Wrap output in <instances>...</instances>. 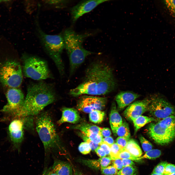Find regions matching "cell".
Segmentation results:
<instances>
[{
    "label": "cell",
    "instance_id": "obj_30",
    "mask_svg": "<svg viewBox=\"0 0 175 175\" xmlns=\"http://www.w3.org/2000/svg\"><path fill=\"white\" fill-rule=\"evenodd\" d=\"M118 158L121 159H126L135 161H138L141 159L140 157L134 156L125 149L121 151L119 156Z\"/></svg>",
    "mask_w": 175,
    "mask_h": 175
},
{
    "label": "cell",
    "instance_id": "obj_37",
    "mask_svg": "<svg viewBox=\"0 0 175 175\" xmlns=\"http://www.w3.org/2000/svg\"><path fill=\"white\" fill-rule=\"evenodd\" d=\"M78 149L80 152L84 155L89 153L91 150L89 145L86 142L81 143L79 146Z\"/></svg>",
    "mask_w": 175,
    "mask_h": 175
},
{
    "label": "cell",
    "instance_id": "obj_13",
    "mask_svg": "<svg viewBox=\"0 0 175 175\" xmlns=\"http://www.w3.org/2000/svg\"><path fill=\"white\" fill-rule=\"evenodd\" d=\"M20 118L13 120L8 128V134L10 140L16 147L19 146L24 139L23 121L22 118Z\"/></svg>",
    "mask_w": 175,
    "mask_h": 175
},
{
    "label": "cell",
    "instance_id": "obj_20",
    "mask_svg": "<svg viewBox=\"0 0 175 175\" xmlns=\"http://www.w3.org/2000/svg\"><path fill=\"white\" fill-rule=\"evenodd\" d=\"M73 128L79 130L82 132H91L101 134V128L96 125L87 123H81L74 126Z\"/></svg>",
    "mask_w": 175,
    "mask_h": 175
},
{
    "label": "cell",
    "instance_id": "obj_11",
    "mask_svg": "<svg viewBox=\"0 0 175 175\" xmlns=\"http://www.w3.org/2000/svg\"><path fill=\"white\" fill-rule=\"evenodd\" d=\"M107 101L106 97L83 96L78 101L77 108L79 110L86 113L94 110L101 111L105 108Z\"/></svg>",
    "mask_w": 175,
    "mask_h": 175
},
{
    "label": "cell",
    "instance_id": "obj_5",
    "mask_svg": "<svg viewBox=\"0 0 175 175\" xmlns=\"http://www.w3.org/2000/svg\"><path fill=\"white\" fill-rule=\"evenodd\" d=\"M36 23L37 35L43 48L52 59L61 75L64 72V66L61 57L65 48L63 35H50L45 33L40 27L37 21Z\"/></svg>",
    "mask_w": 175,
    "mask_h": 175
},
{
    "label": "cell",
    "instance_id": "obj_19",
    "mask_svg": "<svg viewBox=\"0 0 175 175\" xmlns=\"http://www.w3.org/2000/svg\"><path fill=\"white\" fill-rule=\"evenodd\" d=\"M110 157H105L98 159L81 160L82 163L89 167L95 169H101L108 166L111 162Z\"/></svg>",
    "mask_w": 175,
    "mask_h": 175
},
{
    "label": "cell",
    "instance_id": "obj_48",
    "mask_svg": "<svg viewBox=\"0 0 175 175\" xmlns=\"http://www.w3.org/2000/svg\"><path fill=\"white\" fill-rule=\"evenodd\" d=\"M74 175H82V174L81 173H80L79 172H76Z\"/></svg>",
    "mask_w": 175,
    "mask_h": 175
},
{
    "label": "cell",
    "instance_id": "obj_7",
    "mask_svg": "<svg viewBox=\"0 0 175 175\" xmlns=\"http://www.w3.org/2000/svg\"><path fill=\"white\" fill-rule=\"evenodd\" d=\"M22 68L19 63L14 60L8 61L0 68V81L4 85L16 88L22 80Z\"/></svg>",
    "mask_w": 175,
    "mask_h": 175
},
{
    "label": "cell",
    "instance_id": "obj_8",
    "mask_svg": "<svg viewBox=\"0 0 175 175\" xmlns=\"http://www.w3.org/2000/svg\"><path fill=\"white\" fill-rule=\"evenodd\" d=\"M148 132L155 143L161 145H168L175 138V129L165 125L160 126L158 122L150 123Z\"/></svg>",
    "mask_w": 175,
    "mask_h": 175
},
{
    "label": "cell",
    "instance_id": "obj_21",
    "mask_svg": "<svg viewBox=\"0 0 175 175\" xmlns=\"http://www.w3.org/2000/svg\"><path fill=\"white\" fill-rule=\"evenodd\" d=\"M157 120L152 117L141 115L134 120L133 122L135 132L136 133L141 127L146 124Z\"/></svg>",
    "mask_w": 175,
    "mask_h": 175
},
{
    "label": "cell",
    "instance_id": "obj_2",
    "mask_svg": "<svg viewBox=\"0 0 175 175\" xmlns=\"http://www.w3.org/2000/svg\"><path fill=\"white\" fill-rule=\"evenodd\" d=\"M56 98L54 90L51 85L42 82L30 84L27 87L23 102L15 116L19 118L37 115Z\"/></svg>",
    "mask_w": 175,
    "mask_h": 175
},
{
    "label": "cell",
    "instance_id": "obj_49",
    "mask_svg": "<svg viewBox=\"0 0 175 175\" xmlns=\"http://www.w3.org/2000/svg\"><path fill=\"white\" fill-rule=\"evenodd\" d=\"M8 1V0H0V3L2 2H3L4 1Z\"/></svg>",
    "mask_w": 175,
    "mask_h": 175
},
{
    "label": "cell",
    "instance_id": "obj_34",
    "mask_svg": "<svg viewBox=\"0 0 175 175\" xmlns=\"http://www.w3.org/2000/svg\"><path fill=\"white\" fill-rule=\"evenodd\" d=\"M100 169L102 174L105 175H116L118 172L113 166L102 168Z\"/></svg>",
    "mask_w": 175,
    "mask_h": 175
},
{
    "label": "cell",
    "instance_id": "obj_31",
    "mask_svg": "<svg viewBox=\"0 0 175 175\" xmlns=\"http://www.w3.org/2000/svg\"><path fill=\"white\" fill-rule=\"evenodd\" d=\"M163 2L166 9L175 18V0H165Z\"/></svg>",
    "mask_w": 175,
    "mask_h": 175
},
{
    "label": "cell",
    "instance_id": "obj_50",
    "mask_svg": "<svg viewBox=\"0 0 175 175\" xmlns=\"http://www.w3.org/2000/svg\"><path fill=\"white\" fill-rule=\"evenodd\" d=\"M175 175V172L173 173H172V174H170L169 175Z\"/></svg>",
    "mask_w": 175,
    "mask_h": 175
},
{
    "label": "cell",
    "instance_id": "obj_17",
    "mask_svg": "<svg viewBox=\"0 0 175 175\" xmlns=\"http://www.w3.org/2000/svg\"><path fill=\"white\" fill-rule=\"evenodd\" d=\"M50 168L58 175H72L71 166L66 162L56 159Z\"/></svg>",
    "mask_w": 175,
    "mask_h": 175
},
{
    "label": "cell",
    "instance_id": "obj_24",
    "mask_svg": "<svg viewBox=\"0 0 175 175\" xmlns=\"http://www.w3.org/2000/svg\"><path fill=\"white\" fill-rule=\"evenodd\" d=\"M105 115L104 112L100 110H94L90 113L89 119L95 123H99L103 120Z\"/></svg>",
    "mask_w": 175,
    "mask_h": 175
},
{
    "label": "cell",
    "instance_id": "obj_32",
    "mask_svg": "<svg viewBox=\"0 0 175 175\" xmlns=\"http://www.w3.org/2000/svg\"><path fill=\"white\" fill-rule=\"evenodd\" d=\"M139 139L143 150L145 152L152 149V144L142 135L139 137Z\"/></svg>",
    "mask_w": 175,
    "mask_h": 175
},
{
    "label": "cell",
    "instance_id": "obj_12",
    "mask_svg": "<svg viewBox=\"0 0 175 175\" xmlns=\"http://www.w3.org/2000/svg\"><path fill=\"white\" fill-rule=\"evenodd\" d=\"M109 1L91 0H84L80 2L70 9L72 22L74 23L79 18L90 12L100 4Z\"/></svg>",
    "mask_w": 175,
    "mask_h": 175
},
{
    "label": "cell",
    "instance_id": "obj_9",
    "mask_svg": "<svg viewBox=\"0 0 175 175\" xmlns=\"http://www.w3.org/2000/svg\"><path fill=\"white\" fill-rule=\"evenodd\" d=\"M148 111L152 117L161 119L175 115V107L163 98L155 96L151 98Z\"/></svg>",
    "mask_w": 175,
    "mask_h": 175
},
{
    "label": "cell",
    "instance_id": "obj_47",
    "mask_svg": "<svg viewBox=\"0 0 175 175\" xmlns=\"http://www.w3.org/2000/svg\"><path fill=\"white\" fill-rule=\"evenodd\" d=\"M150 175H165L164 174H156L153 173H152Z\"/></svg>",
    "mask_w": 175,
    "mask_h": 175
},
{
    "label": "cell",
    "instance_id": "obj_23",
    "mask_svg": "<svg viewBox=\"0 0 175 175\" xmlns=\"http://www.w3.org/2000/svg\"><path fill=\"white\" fill-rule=\"evenodd\" d=\"M115 134L119 137L124 138L129 140L130 133L128 123L125 122H123L122 124L117 129Z\"/></svg>",
    "mask_w": 175,
    "mask_h": 175
},
{
    "label": "cell",
    "instance_id": "obj_18",
    "mask_svg": "<svg viewBox=\"0 0 175 175\" xmlns=\"http://www.w3.org/2000/svg\"><path fill=\"white\" fill-rule=\"evenodd\" d=\"M109 122L112 131L115 134L117 130L122 124L123 121L114 103H113L112 105L109 115Z\"/></svg>",
    "mask_w": 175,
    "mask_h": 175
},
{
    "label": "cell",
    "instance_id": "obj_22",
    "mask_svg": "<svg viewBox=\"0 0 175 175\" xmlns=\"http://www.w3.org/2000/svg\"><path fill=\"white\" fill-rule=\"evenodd\" d=\"M125 149L134 156L141 157L142 154L141 150L137 143L133 140L130 139Z\"/></svg>",
    "mask_w": 175,
    "mask_h": 175
},
{
    "label": "cell",
    "instance_id": "obj_6",
    "mask_svg": "<svg viewBox=\"0 0 175 175\" xmlns=\"http://www.w3.org/2000/svg\"><path fill=\"white\" fill-rule=\"evenodd\" d=\"M22 60L23 71L26 77L36 80L52 78L46 62L43 59L25 54Z\"/></svg>",
    "mask_w": 175,
    "mask_h": 175
},
{
    "label": "cell",
    "instance_id": "obj_38",
    "mask_svg": "<svg viewBox=\"0 0 175 175\" xmlns=\"http://www.w3.org/2000/svg\"><path fill=\"white\" fill-rule=\"evenodd\" d=\"M129 140L122 137H118L116 140V143L121 149L125 148Z\"/></svg>",
    "mask_w": 175,
    "mask_h": 175
},
{
    "label": "cell",
    "instance_id": "obj_43",
    "mask_svg": "<svg viewBox=\"0 0 175 175\" xmlns=\"http://www.w3.org/2000/svg\"><path fill=\"white\" fill-rule=\"evenodd\" d=\"M95 151L97 155L100 158L105 157L106 154L105 151L99 146Z\"/></svg>",
    "mask_w": 175,
    "mask_h": 175
},
{
    "label": "cell",
    "instance_id": "obj_26",
    "mask_svg": "<svg viewBox=\"0 0 175 175\" xmlns=\"http://www.w3.org/2000/svg\"><path fill=\"white\" fill-rule=\"evenodd\" d=\"M137 169L134 165L123 167L116 175H137Z\"/></svg>",
    "mask_w": 175,
    "mask_h": 175
},
{
    "label": "cell",
    "instance_id": "obj_1",
    "mask_svg": "<svg viewBox=\"0 0 175 175\" xmlns=\"http://www.w3.org/2000/svg\"><path fill=\"white\" fill-rule=\"evenodd\" d=\"M82 82L70 90V95L74 97L87 94L103 95L113 91L117 83L112 69L101 60L91 63L86 70Z\"/></svg>",
    "mask_w": 175,
    "mask_h": 175
},
{
    "label": "cell",
    "instance_id": "obj_41",
    "mask_svg": "<svg viewBox=\"0 0 175 175\" xmlns=\"http://www.w3.org/2000/svg\"><path fill=\"white\" fill-rule=\"evenodd\" d=\"M99 145L100 147L105 151L106 155H109L110 151V145L103 142Z\"/></svg>",
    "mask_w": 175,
    "mask_h": 175
},
{
    "label": "cell",
    "instance_id": "obj_28",
    "mask_svg": "<svg viewBox=\"0 0 175 175\" xmlns=\"http://www.w3.org/2000/svg\"><path fill=\"white\" fill-rule=\"evenodd\" d=\"M161 151L158 149H151L146 152L142 156L140 157L141 159L144 158L154 159L159 158L161 155Z\"/></svg>",
    "mask_w": 175,
    "mask_h": 175
},
{
    "label": "cell",
    "instance_id": "obj_14",
    "mask_svg": "<svg viewBox=\"0 0 175 175\" xmlns=\"http://www.w3.org/2000/svg\"><path fill=\"white\" fill-rule=\"evenodd\" d=\"M151 100V99L146 98L134 102L125 110L124 116L128 120L132 121L147 111Z\"/></svg>",
    "mask_w": 175,
    "mask_h": 175
},
{
    "label": "cell",
    "instance_id": "obj_46",
    "mask_svg": "<svg viewBox=\"0 0 175 175\" xmlns=\"http://www.w3.org/2000/svg\"><path fill=\"white\" fill-rule=\"evenodd\" d=\"M43 175H58L55 172L52 170L51 168L46 170L44 171Z\"/></svg>",
    "mask_w": 175,
    "mask_h": 175
},
{
    "label": "cell",
    "instance_id": "obj_4",
    "mask_svg": "<svg viewBox=\"0 0 175 175\" xmlns=\"http://www.w3.org/2000/svg\"><path fill=\"white\" fill-rule=\"evenodd\" d=\"M35 123L36 129L43 144L45 154L61 150L60 139L50 116L47 113L40 114L36 117Z\"/></svg>",
    "mask_w": 175,
    "mask_h": 175
},
{
    "label": "cell",
    "instance_id": "obj_44",
    "mask_svg": "<svg viewBox=\"0 0 175 175\" xmlns=\"http://www.w3.org/2000/svg\"><path fill=\"white\" fill-rule=\"evenodd\" d=\"M121 159L123 167L133 166L135 165L134 162L132 161L130 159Z\"/></svg>",
    "mask_w": 175,
    "mask_h": 175
},
{
    "label": "cell",
    "instance_id": "obj_39",
    "mask_svg": "<svg viewBox=\"0 0 175 175\" xmlns=\"http://www.w3.org/2000/svg\"><path fill=\"white\" fill-rule=\"evenodd\" d=\"M175 172V165L171 163H168L166 165L164 174L168 175Z\"/></svg>",
    "mask_w": 175,
    "mask_h": 175
},
{
    "label": "cell",
    "instance_id": "obj_25",
    "mask_svg": "<svg viewBox=\"0 0 175 175\" xmlns=\"http://www.w3.org/2000/svg\"><path fill=\"white\" fill-rule=\"evenodd\" d=\"M42 1L45 5L57 9L64 8L68 2L67 1L65 0H44Z\"/></svg>",
    "mask_w": 175,
    "mask_h": 175
},
{
    "label": "cell",
    "instance_id": "obj_36",
    "mask_svg": "<svg viewBox=\"0 0 175 175\" xmlns=\"http://www.w3.org/2000/svg\"><path fill=\"white\" fill-rule=\"evenodd\" d=\"M79 134L85 142L87 143L89 145L92 150H95L99 146V145L93 142L81 132L79 133Z\"/></svg>",
    "mask_w": 175,
    "mask_h": 175
},
{
    "label": "cell",
    "instance_id": "obj_3",
    "mask_svg": "<svg viewBox=\"0 0 175 175\" xmlns=\"http://www.w3.org/2000/svg\"><path fill=\"white\" fill-rule=\"evenodd\" d=\"M90 34H79L71 29H66L63 34L65 48L69 58L70 76L83 62L86 58L94 52L86 50L82 46L86 38Z\"/></svg>",
    "mask_w": 175,
    "mask_h": 175
},
{
    "label": "cell",
    "instance_id": "obj_15",
    "mask_svg": "<svg viewBox=\"0 0 175 175\" xmlns=\"http://www.w3.org/2000/svg\"><path fill=\"white\" fill-rule=\"evenodd\" d=\"M140 96V95L131 91L120 92L115 97L118 109H123Z\"/></svg>",
    "mask_w": 175,
    "mask_h": 175
},
{
    "label": "cell",
    "instance_id": "obj_27",
    "mask_svg": "<svg viewBox=\"0 0 175 175\" xmlns=\"http://www.w3.org/2000/svg\"><path fill=\"white\" fill-rule=\"evenodd\" d=\"M81 132L95 143L99 145L103 142V137L101 134L91 132Z\"/></svg>",
    "mask_w": 175,
    "mask_h": 175
},
{
    "label": "cell",
    "instance_id": "obj_10",
    "mask_svg": "<svg viewBox=\"0 0 175 175\" xmlns=\"http://www.w3.org/2000/svg\"><path fill=\"white\" fill-rule=\"evenodd\" d=\"M6 96L8 102L1 111L15 116L23 102L25 98L24 94L20 89L11 88L8 90Z\"/></svg>",
    "mask_w": 175,
    "mask_h": 175
},
{
    "label": "cell",
    "instance_id": "obj_40",
    "mask_svg": "<svg viewBox=\"0 0 175 175\" xmlns=\"http://www.w3.org/2000/svg\"><path fill=\"white\" fill-rule=\"evenodd\" d=\"M112 166L118 170H120L123 167L122 159L119 158L113 160Z\"/></svg>",
    "mask_w": 175,
    "mask_h": 175
},
{
    "label": "cell",
    "instance_id": "obj_29",
    "mask_svg": "<svg viewBox=\"0 0 175 175\" xmlns=\"http://www.w3.org/2000/svg\"><path fill=\"white\" fill-rule=\"evenodd\" d=\"M122 150L116 143L111 145L109 157L111 160H114L119 159V156Z\"/></svg>",
    "mask_w": 175,
    "mask_h": 175
},
{
    "label": "cell",
    "instance_id": "obj_45",
    "mask_svg": "<svg viewBox=\"0 0 175 175\" xmlns=\"http://www.w3.org/2000/svg\"><path fill=\"white\" fill-rule=\"evenodd\" d=\"M103 142H105L110 146L114 143L113 138L111 136L103 138Z\"/></svg>",
    "mask_w": 175,
    "mask_h": 175
},
{
    "label": "cell",
    "instance_id": "obj_42",
    "mask_svg": "<svg viewBox=\"0 0 175 175\" xmlns=\"http://www.w3.org/2000/svg\"><path fill=\"white\" fill-rule=\"evenodd\" d=\"M101 133L102 136L105 137H110L111 135V132L110 130L107 128H101Z\"/></svg>",
    "mask_w": 175,
    "mask_h": 175
},
{
    "label": "cell",
    "instance_id": "obj_33",
    "mask_svg": "<svg viewBox=\"0 0 175 175\" xmlns=\"http://www.w3.org/2000/svg\"><path fill=\"white\" fill-rule=\"evenodd\" d=\"M167 164V162L165 161L160 162L154 168L152 173L158 174H164L165 167Z\"/></svg>",
    "mask_w": 175,
    "mask_h": 175
},
{
    "label": "cell",
    "instance_id": "obj_16",
    "mask_svg": "<svg viewBox=\"0 0 175 175\" xmlns=\"http://www.w3.org/2000/svg\"><path fill=\"white\" fill-rule=\"evenodd\" d=\"M61 111V117L57 121L59 124H61L65 122L76 123L80 120L79 113L74 108L64 107L62 109Z\"/></svg>",
    "mask_w": 175,
    "mask_h": 175
},
{
    "label": "cell",
    "instance_id": "obj_35",
    "mask_svg": "<svg viewBox=\"0 0 175 175\" xmlns=\"http://www.w3.org/2000/svg\"><path fill=\"white\" fill-rule=\"evenodd\" d=\"M32 116L22 117L24 123V128L26 129H32L33 127V119Z\"/></svg>",
    "mask_w": 175,
    "mask_h": 175
}]
</instances>
